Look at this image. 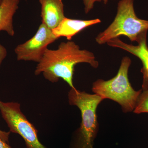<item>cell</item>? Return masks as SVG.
I'll use <instances>...</instances> for the list:
<instances>
[{"instance_id":"6da1fadb","label":"cell","mask_w":148,"mask_h":148,"mask_svg":"<svg viewBox=\"0 0 148 148\" xmlns=\"http://www.w3.org/2000/svg\"><path fill=\"white\" fill-rule=\"evenodd\" d=\"M83 63L89 64L94 68L99 66L92 52L81 49L74 42H62L55 50L47 49L38 63L35 74L38 75L42 73L46 79L52 83L62 79L74 88V67L76 64Z\"/></svg>"},{"instance_id":"7a4b0ae2","label":"cell","mask_w":148,"mask_h":148,"mask_svg":"<svg viewBox=\"0 0 148 148\" xmlns=\"http://www.w3.org/2000/svg\"><path fill=\"white\" fill-rule=\"evenodd\" d=\"M133 3L134 0L119 1L114 21L95 38L98 44H104L122 36L138 43L147 40L148 20L138 18L134 10Z\"/></svg>"},{"instance_id":"3957f363","label":"cell","mask_w":148,"mask_h":148,"mask_svg":"<svg viewBox=\"0 0 148 148\" xmlns=\"http://www.w3.org/2000/svg\"><path fill=\"white\" fill-rule=\"evenodd\" d=\"M131 64L127 56L122 59L117 74L108 81L98 79L92 84V90L103 100L110 99L119 104L123 112L134 111L142 90H134L130 82L128 72Z\"/></svg>"},{"instance_id":"277c9868","label":"cell","mask_w":148,"mask_h":148,"mask_svg":"<svg viewBox=\"0 0 148 148\" xmlns=\"http://www.w3.org/2000/svg\"><path fill=\"white\" fill-rule=\"evenodd\" d=\"M69 103L80 110L81 124L76 133L72 148H92L98 131L97 107L103 99L96 94H90L75 88L69 92Z\"/></svg>"},{"instance_id":"5b68a950","label":"cell","mask_w":148,"mask_h":148,"mask_svg":"<svg viewBox=\"0 0 148 148\" xmlns=\"http://www.w3.org/2000/svg\"><path fill=\"white\" fill-rule=\"evenodd\" d=\"M17 102L0 101V112L10 132L21 136L27 148H46L40 142L37 131L22 112Z\"/></svg>"},{"instance_id":"8992f818","label":"cell","mask_w":148,"mask_h":148,"mask_svg":"<svg viewBox=\"0 0 148 148\" xmlns=\"http://www.w3.org/2000/svg\"><path fill=\"white\" fill-rule=\"evenodd\" d=\"M58 39L51 29L42 23L32 38L15 48L14 51L17 60L39 63L48 49V46Z\"/></svg>"},{"instance_id":"52a82bcc","label":"cell","mask_w":148,"mask_h":148,"mask_svg":"<svg viewBox=\"0 0 148 148\" xmlns=\"http://www.w3.org/2000/svg\"><path fill=\"white\" fill-rule=\"evenodd\" d=\"M42 23L53 30L66 17L62 0H39Z\"/></svg>"},{"instance_id":"ba28073f","label":"cell","mask_w":148,"mask_h":148,"mask_svg":"<svg viewBox=\"0 0 148 148\" xmlns=\"http://www.w3.org/2000/svg\"><path fill=\"white\" fill-rule=\"evenodd\" d=\"M101 20L99 18L91 20H79L65 17L58 27L52 30L56 38H66L70 41L75 35L84 29L95 24H99Z\"/></svg>"},{"instance_id":"9c48e42d","label":"cell","mask_w":148,"mask_h":148,"mask_svg":"<svg viewBox=\"0 0 148 148\" xmlns=\"http://www.w3.org/2000/svg\"><path fill=\"white\" fill-rule=\"evenodd\" d=\"M20 1L3 0L0 5V32H5L11 36L14 35L13 17Z\"/></svg>"},{"instance_id":"30bf717a","label":"cell","mask_w":148,"mask_h":148,"mask_svg":"<svg viewBox=\"0 0 148 148\" xmlns=\"http://www.w3.org/2000/svg\"><path fill=\"white\" fill-rule=\"evenodd\" d=\"M142 91L133 112L140 114L148 113V74H143Z\"/></svg>"},{"instance_id":"8fae6325","label":"cell","mask_w":148,"mask_h":148,"mask_svg":"<svg viewBox=\"0 0 148 148\" xmlns=\"http://www.w3.org/2000/svg\"><path fill=\"white\" fill-rule=\"evenodd\" d=\"M131 53L137 56L142 61L143 67L141 69L142 73H148V47L147 42L134 46L131 50Z\"/></svg>"},{"instance_id":"7c38bea8","label":"cell","mask_w":148,"mask_h":148,"mask_svg":"<svg viewBox=\"0 0 148 148\" xmlns=\"http://www.w3.org/2000/svg\"><path fill=\"white\" fill-rule=\"evenodd\" d=\"M102 0H83L85 13H88L93 8L94 3L96 2H101Z\"/></svg>"},{"instance_id":"4fadbf2b","label":"cell","mask_w":148,"mask_h":148,"mask_svg":"<svg viewBox=\"0 0 148 148\" xmlns=\"http://www.w3.org/2000/svg\"><path fill=\"white\" fill-rule=\"evenodd\" d=\"M7 51L3 46L0 44V66L4 59L6 57Z\"/></svg>"},{"instance_id":"5bb4252c","label":"cell","mask_w":148,"mask_h":148,"mask_svg":"<svg viewBox=\"0 0 148 148\" xmlns=\"http://www.w3.org/2000/svg\"><path fill=\"white\" fill-rule=\"evenodd\" d=\"M10 133V131L5 132L0 129V138L6 143H8Z\"/></svg>"},{"instance_id":"9a60e30c","label":"cell","mask_w":148,"mask_h":148,"mask_svg":"<svg viewBox=\"0 0 148 148\" xmlns=\"http://www.w3.org/2000/svg\"><path fill=\"white\" fill-rule=\"evenodd\" d=\"M0 148H12L8 143L3 141L0 138Z\"/></svg>"},{"instance_id":"2e32d148","label":"cell","mask_w":148,"mask_h":148,"mask_svg":"<svg viewBox=\"0 0 148 148\" xmlns=\"http://www.w3.org/2000/svg\"><path fill=\"white\" fill-rule=\"evenodd\" d=\"M102 1H103L105 4H107V3H108V0H102Z\"/></svg>"},{"instance_id":"e0dca14e","label":"cell","mask_w":148,"mask_h":148,"mask_svg":"<svg viewBox=\"0 0 148 148\" xmlns=\"http://www.w3.org/2000/svg\"><path fill=\"white\" fill-rule=\"evenodd\" d=\"M3 0H0V5H1V3L2 2Z\"/></svg>"},{"instance_id":"ac0fdd59","label":"cell","mask_w":148,"mask_h":148,"mask_svg":"<svg viewBox=\"0 0 148 148\" xmlns=\"http://www.w3.org/2000/svg\"></svg>"}]
</instances>
